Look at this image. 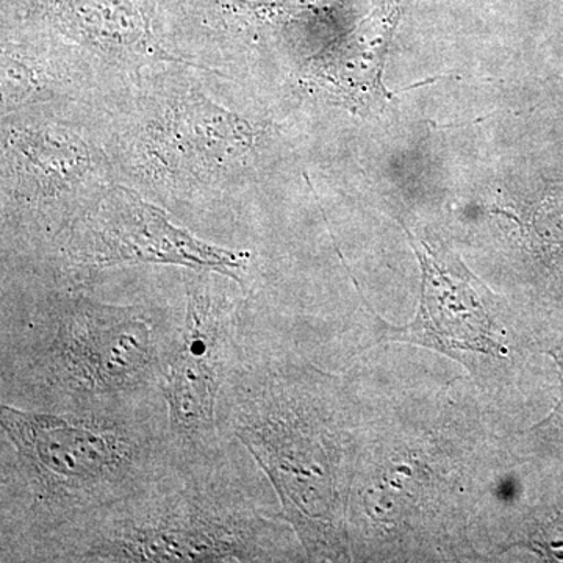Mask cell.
Wrapping results in <instances>:
<instances>
[{
	"label": "cell",
	"instance_id": "6da1fadb",
	"mask_svg": "<svg viewBox=\"0 0 563 563\" xmlns=\"http://www.w3.org/2000/svg\"><path fill=\"white\" fill-rule=\"evenodd\" d=\"M2 548L47 562L81 529L177 462L163 396L85 410L0 406Z\"/></svg>",
	"mask_w": 563,
	"mask_h": 563
},
{
	"label": "cell",
	"instance_id": "7a4b0ae2",
	"mask_svg": "<svg viewBox=\"0 0 563 563\" xmlns=\"http://www.w3.org/2000/svg\"><path fill=\"white\" fill-rule=\"evenodd\" d=\"M240 81L165 63L103 101L118 181L173 214L217 209L257 187L279 125Z\"/></svg>",
	"mask_w": 563,
	"mask_h": 563
},
{
	"label": "cell",
	"instance_id": "3957f363",
	"mask_svg": "<svg viewBox=\"0 0 563 563\" xmlns=\"http://www.w3.org/2000/svg\"><path fill=\"white\" fill-rule=\"evenodd\" d=\"M321 374L246 361L239 351L218 402L221 435L246 448L273 484L279 520L309 561H350L346 435Z\"/></svg>",
	"mask_w": 563,
	"mask_h": 563
},
{
	"label": "cell",
	"instance_id": "277c9868",
	"mask_svg": "<svg viewBox=\"0 0 563 563\" xmlns=\"http://www.w3.org/2000/svg\"><path fill=\"white\" fill-rule=\"evenodd\" d=\"M22 277L31 280V307L21 329L2 339V380L18 385L32 409H102L162 396L173 329L144 307Z\"/></svg>",
	"mask_w": 563,
	"mask_h": 563
},
{
	"label": "cell",
	"instance_id": "5b68a950",
	"mask_svg": "<svg viewBox=\"0 0 563 563\" xmlns=\"http://www.w3.org/2000/svg\"><path fill=\"white\" fill-rule=\"evenodd\" d=\"M274 520L262 512L222 453L209 461L174 463L147 490L70 537L47 562L279 561Z\"/></svg>",
	"mask_w": 563,
	"mask_h": 563
},
{
	"label": "cell",
	"instance_id": "8992f818",
	"mask_svg": "<svg viewBox=\"0 0 563 563\" xmlns=\"http://www.w3.org/2000/svg\"><path fill=\"white\" fill-rule=\"evenodd\" d=\"M114 184L102 103L51 101L2 114L3 273L35 268Z\"/></svg>",
	"mask_w": 563,
	"mask_h": 563
},
{
	"label": "cell",
	"instance_id": "52a82bcc",
	"mask_svg": "<svg viewBox=\"0 0 563 563\" xmlns=\"http://www.w3.org/2000/svg\"><path fill=\"white\" fill-rule=\"evenodd\" d=\"M357 0H169L174 49L250 90L268 69L295 76L352 32Z\"/></svg>",
	"mask_w": 563,
	"mask_h": 563
},
{
	"label": "cell",
	"instance_id": "ba28073f",
	"mask_svg": "<svg viewBox=\"0 0 563 563\" xmlns=\"http://www.w3.org/2000/svg\"><path fill=\"white\" fill-rule=\"evenodd\" d=\"M250 261V252L199 239L168 210L118 181L63 233L35 268L18 276L92 290L106 269L163 265L220 273L244 288Z\"/></svg>",
	"mask_w": 563,
	"mask_h": 563
},
{
	"label": "cell",
	"instance_id": "9c48e42d",
	"mask_svg": "<svg viewBox=\"0 0 563 563\" xmlns=\"http://www.w3.org/2000/svg\"><path fill=\"white\" fill-rule=\"evenodd\" d=\"M184 314L166 352L162 396L177 462L224 453L218 402L240 344L244 290L231 277L184 269Z\"/></svg>",
	"mask_w": 563,
	"mask_h": 563
},
{
	"label": "cell",
	"instance_id": "30bf717a",
	"mask_svg": "<svg viewBox=\"0 0 563 563\" xmlns=\"http://www.w3.org/2000/svg\"><path fill=\"white\" fill-rule=\"evenodd\" d=\"M169 0H0V27L43 36L95 77L110 98L141 74L187 63L173 46Z\"/></svg>",
	"mask_w": 563,
	"mask_h": 563
},
{
	"label": "cell",
	"instance_id": "8fae6325",
	"mask_svg": "<svg viewBox=\"0 0 563 563\" xmlns=\"http://www.w3.org/2000/svg\"><path fill=\"white\" fill-rule=\"evenodd\" d=\"M421 263L420 309L406 328L385 325L384 340L429 346L448 355L506 354L496 340L495 318L476 280L457 258L435 254L426 243L412 242Z\"/></svg>",
	"mask_w": 563,
	"mask_h": 563
},
{
	"label": "cell",
	"instance_id": "7c38bea8",
	"mask_svg": "<svg viewBox=\"0 0 563 563\" xmlns=\"http://www.w3.org/2000/svg\"><path fill=\"white\" fill-rule=\"evenodd\" d=\"M0 29V117L51 101L103 102L90 73L62 47L35 33Z\"/></svg>",
	"mask_w": 563,
	"mask_h": 563
}]
</instances>
